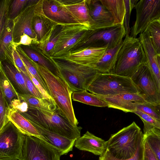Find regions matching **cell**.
<instances>
[{
	"instance_id": "4316f807",
	"label": "cell",
	"mask_w": 160,
	"mask_h": 160,
	"mask_svg": "<svg viewBox=\"0 0 160 160\" xmlns=\"http://www.w3.org/2000/svg\"><path fill=\"white\" fill-rule=\"evenodd\" d=\"M99 1L111 14L114 26L124 25L126 13L124 0Z\"/></svg>"
},
{
	"instance_id": "836d02e7",
	"label": "cell",
	"mask_w": 160,
	"mask_h": 160,
	"mask_svg": "<svg viewBox=\"0 0 160 160\" xmlns=\"http://www.w3.org/2000/svg\"><path fill=\"white\" fill-rule=\"evenodd\" d=\"M16 49L27 70L39 81L43 87L47 91L45 82L36 68L24 53L20 47L19 46L17 47Z\"/></svg>"
},
{
	"instance_id": "484cf974",
	"label": "cell",
	"mask_w": 160,
	"mask_h": 160,
	"mask_svg": "<svg viewBox=\"0 0 160 160\" xmlns=\"http://www.w3.org/2000/svg\"><path fill=\"white\" fill-rule=\"evenodd\" d=\"M123 40L115 48L107 49L100 60L93 66L101 73H110L115 65L119 52L122 45Z\"/></svg>"
},
{
	"instance_id": "ac0fdd59",
	"label": "cell",
	"mask_w": 160,
	"mask_h": 160,
	"mask_svg": "<svg viewBox=\"0 0 160 160\" xmlns=\"http://www.w3.org/2000/svg\"><path fill=\"white\" fill-rule=\"evenodd\" d=\"M31 123L44 138V141L58 151L61 156L66 155L72 151L76 140L70 139L44 129L35 123Z\"/></svg>"
},
{
	"instance_id": "b9f144b4",
	"label": "cell",
	"mask_w": 160,
	"mask_h": 160,
	"mask_svg": "<svg viewBox=\"0 0 160 160\" xmlns=\"http://www.w3.org/2000/svg\"><path fill=\"white\" fill-rule=\"evenodd\" d=\"M21 72L24 78L27 88L30 94L39 98H43L41 93L30 79L29 77L22 72Z\"/></svg>"
},
{
	"instance_id": "1f68e13d",
	"label": "cell",
	"mask_w": 160,
	"mask_h": 160,
	"mask_svg": "<svg viewBox=\"0 0 160 160\" xmlns=\"http://www.w3.org/2000/svg\"><path fill=\"white\" fill-rule=\"evenodd\" d=\"M0 90L8 105L12 100L19 98L18 93L6 75L2 66L0 65Z\"/></svg>"
},
{
	"instance_id": "f907efd6",
	"label": "cell",
	"mask_w": 160,
	"mask_h": 160,
	"mask_svg": "<svg viewBox=\"0 0 160 160\" xmlns=\"http://www.w3.org/2000/svg\"><path fill=\"white\" fill-rule=\"evenodd\" d=\"M157 107L158 109V111H159V114L160 115V107H159L158 106H157Z\"/></svg>"
},
{
	"instance_id": "5b68a950",
	"label": "cell",
	"mask_w": 160,
	"mask_h": 160,
	"mask_svg": "<svg viewBox=\"0 0 160 160\" xmlns=\"http://www.w3.org/2000/svg\"><path fill=\"white\" fill-rule=\"evenodd\" d=\"M49 59L60 72L73 92L88 91L98 73L93 66L63 59L51 58Z\"/></svg>"
},
{
	"instance_id": "7bdbcfd3",
	"label": "cell",
	"mask_w": 160,
	"mask_h": 160,
	"mask_svg": "<svg viewBox=\"0 0 160 160\" xmlns=\"http://www.w3.org/2000/svg\"><path fill=\"white\" fill-rule=\"evenodd\" d=\"M29 77L42 95L43 98L50 101H54L48 91L43 87L39 81L28 70Z\"/></svg>"
},
{
	"instance_id": "7c38bea8",
	"label": "cell",
	"mask_w": 160,
	"mask_h": 160,
	"mask_svg": "<svg viewBox=\"0 0 160 160\" xmlns=\"http://www.w3.org/2000/svg\"><path fill=\"white\" fill-rule=\"evenodd\" d=\"M131 78L147 102L160 107V99L147 63L141 66Z\"/></svg>"
},
{
	"instance_id": "8992f818",
	"label": "cell",
	"mask_w": 160,
	"mask_h": 160,
	"mask_svg": "<svg viewBox=\"0 0 160 160\" xmlns=\"http://www.w3.org/2000/svg\"><path fill=\"white\" fill-rule=\"evenodd\" d=\"M87 90L96 95L103 96L141 93L131 78L112 73L98 72Z\"/></svg>"
},
{
	"instance_id": "f6af8a7d",
	"label": "cell",
	"mask_w": 160,
	"mask_h": 160,
	"mask_svg": "<svg viewBox=\"0 0 160 160\" xmlns=\"http://www.w3.org/2000/svg\"><path fill=\"white\" fill-rule=\"evenodd\" d=\"M13 56L14 65L15 67L19 71H21L29 77L28 70L22 59L19 56L16 48L13 52Z\"/></svg>"
},
{
	"instance_id": "5bb4252c",
	"label": "cell",
	"mask_w": 160,
	"mask_h": 160,
	"mask_svg": "<svg viewBox=\"0 0 160 160\" xmlns=\"http://www.w3.org/2000/svg\"><path fill=\"white\" fill-rule=\"evenodd\" d=\"M42 10L50 20L63 24H79L61 0H40Z\"/></svg>"
},
{
	"instance_id": "603a6c76",
	"label": "cell",
	"mask_w": 160,
	"mask_h": 160,
	"mask_svg": "<svg viewBox=\"0 0 160 160\" xmlns=\"http://www.w3.org/2000/svg\"><path fill=\"white\" fill-rule=\"evenodd\" d=\"M8 117L16 128L25 135L38 138L44 141V138L36 128L18 111L9 107Z\"/></svg>"
},
{
	"instance_id": "ba28073f",
	"label": "cell",
	"mask_w": 160,
	"mask_h": 160,
	"mask_svg": "<svg viewBox=\"0 0 160 160\" xmlns=\"http://www.w3.org/2000/svg\"><path fill=\"white\" fill-rule=\"evenodd\" d=\"M90 27L80 24H65L50 58H58L70 53L75 45L89 32Z\"/></svg>"
},
{
	"instance_id": "d4e9b609",
	"label": "cell",
	"mask_w": 160,
	"mask_h": 160,
	"mask_svg": "<svg viewBox=\"0 0 160 160\" xmlns=\"http://www.w3.org/2000/svg\"><path fill=\"white\" fill-rule=\"evenodd\" d=\"M0 65L17 92L18 94H28L24 78L21 71L13 64L7 61L0 62Z\"/></svg>"
},
{
	"instance_id": "30bf717a",
	"label": "cell",
	"mask_w": 160,
	"mask_h": 160,
	"mask_svg": "<svg viewBox=\"0 0 160 160\" xmlns=\"http://www.w3.org/2000/svg\"><path fill=\"white\" fill-rule=\"evenodd\" d=\"M60 152L40 139L25 135L19 160H60Z\"/></svg>"
},
{
	"instance_id": "7402d4cb",
	"label": "cell",
	"mask_w": 160,
	"mask_h": 160,
	"mask_svg": "<svg viewBox=\"0 0 160 160\" xmlns=\"http://www.w3.org/2000/svg\"><path fill=\"white\" fill-rule=\"evenodd\" d=\"M65 25L55 24L37 45L38 51L47 58L49 59L51 52L61 35Z\"/></svg>"
},
{
	"instance_id": "bcb514c9",
	"label": "cell",
	"mask_w": 160,
	"mask_h": 160,
	"mask_svg": "<svg viewBox=\"0 0 160 160\" xmlns=\"http://www.w3.org/2000/svg\"><path fill=\"white\" fill-rule=\"evenodd\" d=\"M38 44V42L36 40L32 38L26 34H23L20 37L19 42L15 43V45L16 48L21 45L30 46L31 45H37Z\"/></svg>"
},
{
	"instance_id": "83f0119b",
	"label": "cell",
	"mask_w": 160,
	"mask_h": 160,
	"mask_svg": "<svg viewBox=\"0 0 160 160\" xmlns=\"http://www.w3.org/2000/svg\"><path fill=\"white\" fill-rule=\"evenodd\" d=\"M19 98L26 102L29 109L52 111L56 109L55 103L46 99L39 98L30 94H18Z\"/></svg>"
},
{
	"instance_id": "c3c4849f",
	"label": "cell",
	"mask_w": 160,
	"mask_h": 160,
	"mask_svg": "<svg viewBox=\"0 0 160 160\" xmlns=\"http://www.w3.org/2000/svg\"><path fill=\"white\" fill-rule=\"evenodd\" d=\"M138 1V0H130V6L132 10L134 8H135Z\"/></svg>"
},
{
	"instance_id": "3957f363",
	"label": "cell",
	"mask_w": 160,
	"mask_h": 160,
	"mask_svg": "<svg viewBox=\"0 0 160 160\" xmlns=\"http://www.w3.org/2000/svg\"><path fill=\"white\" fill-rule=\"evenodd\" d=\"M20 113L30 122L52 132L71 140L81 137L82 128L71 124L57 108L52 111L29 109Z\"/></svg>"
},
{
	"instance_id": "7dc6e473",
	"label": "cell",
	"mask_w": 160,
	"mask_h": 160,
	"mask_svg": "<svg viewBox=\"0 0 160 160\" xmlns=\"http://www.w3.org/2000/svg\"><path fill=\"white\" fill-rule=\"evenodd\" d=\"M143 141L144 152L143 160H158L149 146L147 141L144 139Z\"/></svg>"
},
{
	"instance_id": "277c9868",
	"label": "cell",
	"mask_w": 160,
	"mask_h": 160,
	"mask_svg": "<svg viewBox=\"0 0 160 160\" xmlns=\"http://www.w3.org/2000/svg\"><path fill=\"white\" fill-rule=\"evenodd\" d=\"M147 59L138 38L125 36L112 73L131 78Z\"/></svg>"
},
{
	"instance_id": "816d5d0a",
	"label": "cell",
	"mask_w": 160,
	"mask_h": 160,
	"mask_svg": "<svg viewBox=\"0 0 160 160\" xmlns=\"http://www.w3.org/2000/svg\"><path fill=\"white\" fill-rule=\"evenodd\" d=\"M0 160H12V159H0Z\"/></svg>"
},
{
	"instance_id": "2e32d148",
	"label": "cell",
	"mask_w": 160,
	"mask_h": 160,
	"mask_svg": "<svg viewBox=\"0 0 160 160\" xmlns=\"http://www.w3.org/2000/svg\"><path fill=\"white\" fill-rule=\"evenodd\" d=\"M93 25L90 30H98L115 26L109 12L99 0H86Z\"/></svg>"
},
{
	"instance_id": "d590c367",
	"label": "cell",
	"mask_w": 160,
	"mask_h": 160,
	"mask_svg": "<svg viewBox=\"0 0 160 160\" xmlns=\"http://www.w3.org/2000/svg\"><path fill=\"white\" fill-rule=\"evenodd\" d=\"M9 105L0 90V130L9 122L8 115Z\"/></svg>"
},
{
	"instance_id": "60d3db41",
	"label": "cell",
	"mask_w": 160,
	"mask_h": 160,
	"mask_svg": "<svg viewBox=\"0 0 160 160\" xmlns=\"http://www.w3.org/2000/svg\"><path fill=\"white\" fill-rule=\"evenodd\" d=\"M9 107L12 109L17 110L20 113L27 112L29 109L27 103L18 98L12 100Z\"/></svg>"
},
{
	"instance_id": "74e56055",
	"label": "cell",
	"mask_w": 160,
	"mask_h": 160,
	"mask_svg": "<svg viewBox=\"0 0 160 160\" xmlns=\"http://www.w3.org/2000/svg\"><path fill=\"white\" fill-rule=\"evenodd\" d=\"M30 0H14L12 1L10 7L8 18L13 20L20 13Z\"/></svg>"
},
{
	"instance_id": "681fc988",
	"label": "cell",
	"mask_w": 160,
	"mask_h": 160,
	"mask_svg": "<svg viewBox=\"0 0 160 160\" xmlns=\"http://www.w3.org/2000/svg\"><path fill=\"white\" fill-rule=\"evenodd\" d=\"M158 63L160 71V55H158L157 56Z\"/></svg>"
},
{
	"instance_id": "4fadbf2b",
	"label": "cell",
	"mask_w": 160,
	"mask_h": 160,
	"mask_svg": "<svg viewBox=\"0 0 160 160\" xmlns=\"http://www.w3.org/2000/svg\"><path fill=\"white\" fill-rule=\"evenodd\" d=\"M38 1L30 0L23 10L12 20L13 37L15 44L19 42L20 37L23 34L38 42L32 25L35 7Z\"/></svg>"
},
{
	"instance_id": "f1b7e54d",
	"label": "cell",
	"mask_w": 160,
	"mask_h": 160,
	"mask_svg": "<svg viewBox=\"0 0 160 160\" xmlns=\"http://www.w3.org/2000/svg\"><path fill=\"white\" fill-rule=\"evenodd\" d=\"M25 55L30 59L34 62L46 68L54 74L58 72L56 66L50 60L45 58L35 49L30 46H20Z\"/></svg>"
},
{
	"instance_id": "ee69618b",
	"label": "cell",
	"mask_w": 160,
	"mask_h": 160,
	"mask_svg": "<svg viewBox=\"0 0 160 160\" xmlns=\"http://www.w3.org/2000/svg\"><path fill=\"white\" fill-rule=\"evenodd\" d=\"M125 4L126 13L124 18V26L125 28L126 35L130 36L131 29L129 26V22L132 11L130 6V0H124Z\"/></svg>"
},
{
	"instance_id": "8d00e7d4",
	"label": "cell",
	"mask_w": 160,
	"mask_h": 160,
	"mask_svg": "<svg viewBox=\"0 0 160 160\" xmlns=\"http://www.w3.org/2000/svg\"><path fill=\"white\" fill-rule=\"evenodd\" d=\"M10 0H2L0 6V36H1L8 18L9 9L11 2Z\"/></svg>"
},
{
	"instance_id": "cb8c5ba5",
	"label": "cell",
	"mask_w": 160,
	"mask_h": 160,
	"mask_svg": "<svg viewBox=\"0 0 160 160\" xmlns=\"http://www.w3.org/2000/svg\"><path fill=\"white\" fill-rule=\"evenodd\" d=\"M55 24L44 14L41 8L40 0H38L35 7L32 25L39 43Z\"/></svg>"
},
{
	"instance_id": "d6a6232c",
	"label": "cell",
	"mask_w": 160,
	"mask_h": 160,
	"mask_svg": "<svg viewBox=\"0 0 160 160\" xmlns=\"http://www.w3.org/2000/svg\"><path fill=\"white\" fill-rule=\"evenodd\" d=\"M144 31L148 34L157 54L160 55V19L151 22Z\"/></svg>"
},
{
	"instance_id": "8fae6325",
	"label": "cell",
	"mask_w": 160,
	"mask_h": 160,
	"mask_svg": "<svg viewBox=\"0 0 160 160\" xmlns=\"http://www.w3.org/2000/svg\"><path fill=\"white\" fill-rule=\"evenodd\" d=\"M134 8L136 19L131 28L130 36L136 38L145 30L151 22L160 19V0H140Z\"/></svg>"
},
{
	"instance_id": "ab89813d",
	"label": "cell",
	"mask_w": 160,
	"mask_h": 160,
	"mask_svg": "<svg viewBox=\"0 0 160 160\" xmlns=\"http://www.w3.org/2000/svg\"><path fill=\"white\" fill-rule=\"evenodd\" d=\"M144 139L138 146L134 154L131 158L123 160H143L144 152ZM98 160H121L117 159L103 155L100 156Z\"/></svg>"
},
{
	"instance_id": "7a4b0ae2",
	"label": "cell",
	"mask_w": 160,
	"mask_h": 160,
	"mask_svg": "<svg viewBox=\"0 0 160 160\" xmlns=\"http://www.w3.org/2000/svg\"><path fill=\"white\" fill-rule=\"evenodd\" d=\"M143 140V134L134 122L112 135L102 155L121 160L131 158Z\"/></svg>"
},
{
	"instance_id": "f35d334b",
	"label": "cell",
	"mask_w": 160,
	"mask_h": 160,
	"mask_svg": "<svg viewBox=\"0 0 160 160\" xmlns=\"http://www.w3.org/2000/svg\"><path fill=\"white\" fill-rule=\"evenodd\" d=\"M133 112L140 118L144 125L150 126L160 130V121L137 110H136Z\"/></svg>"
},
{
	"instance_id": "f546056e",
	"label": "cell",
	"mask_w": 160,
	"mask_h": 160,
	"mask_svg": "<svg viewBox=\"0 0 160 160\" xmlns=\"http://www.w3.org/2000/svg\"><path fill=\"white\" fill-rule=\"evenodd\" d=\"M143 138L158 160H160V130L152 126L144 125Z\"/></svg>"
},
{
	"instance_id": "6da1fadb",
	"label": "cell",
	"mask_w": 160,
	"mask_h": 160,
	"mask_svg": "<svg viewBox=\"0 0 160 160\" xmlns=\"http://www.w3.org/2000/svg\"><path fill=\"white\" fill-rule=\"evenodd\" d=\"M29 59L45 82L47 91L53 99L57 109L71 124L77 126L79 122L75 114L72 100L73 92L60 72L58 70L57 74H54Z\"/></svg>"
},
{
	"instance_id": "4dcf8cb0",
	"label": "cell",
	"mask_w": 160,
	"mask_h": 160,
	"mask_svg": "<svg viewBox=\"0 0 160 160\" xmlns=\"http://www.w3.org/2000/svg\"><path fill=\"white\" fill-rule=\"evenodd\" d=\"M73 100L87 105L98 107H106V102L98 96L88 92L87 90L74 92L72 95Z\"/></svg>"
},
{
	"instance_id": "44dd1931",
	"label": "cell",
	"mask_w": 160,
	"mask_h": 160,
	"mask_svg": "<svg viewBox=\"0 0 160 160\" xmlns=\"http://www.w3.org/2000/svg\"><path fill=\"white\" fill-rule=\"evenodd\" d=\"M67 8L80 24L91 27L93 25L86 0H61Z\"/></svg>"
},
{
	"instance_id": "e0dca14e",
	"label": "cell",
	"mask_w": 160,
	"mask_h": 160,
	"mask_svg": "<svg viewBox=\"0 0 160 160\" xmlns=\"http://www.w3.org/2000/svg\"><path fill=\"white\" fill-rule=\"evenodd\" d=\"M107 48V47H87L71 52L64 56L57 59L85 65L93 66L100 60Z\"/></svg>"
},
{
	"instance_id": "e575fe53",
	"label": "cell",
	"mask_w": 160,
	"mask_h": 160,
	"mask_svg": "<svg viewBox=\"0 0 160 160\" xmlns=\"http://www.w3.org/2000/svg\"><path fill=\"white\" fill-rule=\"evenodd\" d=\"M136 108V110H139L160 121V115L157 106L146 102L137 104Z\"/></svg>"
},
{
	"instance_id": "9a60e30c",
	"label": "cell",
	"mask_w": 160,
	"mask_h": 160,
	"mask_svg": "<svg viewBox=\"0 0 160 160\" xmlns=\"http://www.w3.org/2000/svg\"><path fill=\"white\" fill-rule=\"evenodd\" d=\"M98 96L106 102L108 108L126 112H133L136 110V105L137 104L147 102L140 94L125 93L112 96Z\"/></svg>"
},
{
	"instance_id": "9c48e42d",
	"label": "cell",
	"mask_w": 160,
	"mask_h": 160,
	"mask_svg": "<svg viewBox=\"0 0 160 160\" xmlns=\"http://www.w3.org/2000/svg\"><path fill=\"white\" fill-rule=\"evenodd\" d=\"M25 135L10 121L0 130V159L19 160Z\"/></svg>"
},
{
	"instance_id": "52a82bcc",
	"label": "cell",
	"mask_w": 160,
	"mask_h": 160,
	"mask_svg": "<svg viewBox=\"0 0 160 160\" xmlns=\"http://www.w3.org/2000/svg\"><path fill=\"white\" fill-rule=\"evenodd\" d=\"M126 35L124 25L98 30H90L77 43L71 52L89 47H107L108 49L112 48L121 43Z\"/></svg>"
},
{
	"instance_id": "d6986e66",
	"label": "cell",
	"mask_w": 160,
	"mask_h": 160,
	"mask_svg": "<svg viewBox=\"0 0 160 160\" xmlns=\"http://www.w3.org/2000/svg\"><path fill=\"white\" fill-rule=\"evenodd\" d=\"M107 141L87 131L77 138L74 146L80 150L88 151L96 155L101 156L105 152Z\"/></svg>"
},
{
	"instance_id": "ffe728a7",
	"label": "cell",
	"mask_w": 160,
	"mask_h": 160,
	"mask_svg": "<svg viewBox=\"0 0 160 160\" xmlns=\"http://www.w3.org/2000/svg\"><path fill=\"white\" fill-rule=\"evenodd\" d=\"M13 20L8 19L0 36V62L7 61L14 65L13 53L16 48L13 40Z\"/></svg>"
}]
</instances>
